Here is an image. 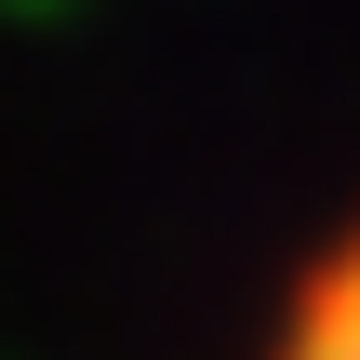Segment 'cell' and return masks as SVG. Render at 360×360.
<instances>
[{"label":"cell","mask_w":360,"mask_h":360,"mask_svg":"<svg viewBox=\"0 0 360 360\" xmlns=\"http://www.w3.org/2000/svg\"><path fill=\"white\" fill-rule=\"evenodd\" d=\"M267 360H360V227L307 267V294L281 307V347Z\"/></svg>","instance_id":"1"}]
</instances>
